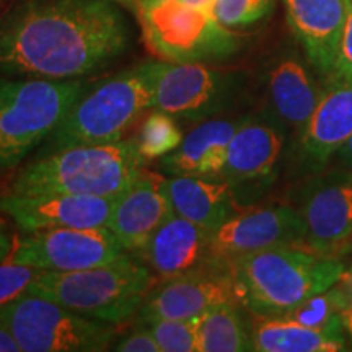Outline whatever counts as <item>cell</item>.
Wrapping results in <instances>:
<instances>
[{"instance_id": "3957f363", "label": "cell", "mask_w": 352, "mask_h": 352, "mask_svg": "<svg viewBox=\"0 0 352 352\" xmlns=\"http://www.w3.org/2000/svg\"><path fill=\"white\" fill-rule=\"evenodd\" d=\"M145 168L147 160L134 139L98 145H72L39 155L23 166L7 192L118 196Z\"/></svg>"}, {"instance_id": "d6986e66", "label": "cell", "mask_w": 352, "mask_h": 352, "mask_svg": "<svg viewBox=\"0 0 352 352\" xmlns=\"http://www.w3.org/2000/svg\"><path fill=\"white\" fill-rule=\"evenodd\" d=\"M311 69L296 54L277 57L266 72V98L270 116L285 131L300 135L327 90Z\"/></svg>"}, {"instance_id": "1f68e13d", "label": "cell", "mask_w": 352, "mask_h": 352, "mask_svg": "<svg viewBox=\"0 0 352 352\" xmlns=\"http://www.w3.org/2000/svg\"><path fill=\"white\" fill-rule=\"evenodd\" d=\"M342 294V308H341V320L344 324L346 333L352 338V264L346 266L341 279L336 283Z\"/></svg>"}, {"instance_id": "277c9868", "label": "cell", "mask_w": 352, "mask_h": 352, "mask_svg": "<svg viewBox=\"0 0 352 352\" xmlns=\"http://www.w3.org/2000/svg\"><path fill=\"white\" fill-rule=\"evenodd\" d=\"M160 65L162 60H148L96 87H85L39 155L72 145L111 144L124 139L126 132L153 109Z\"/></svg>"}, {"instance_id": "f1b7e54d", "label": "cell", "mask_w": 352, "mask_h": 352, "mask_svg": "<svg viewBox=\"0 0 352 352\" xmlns=\"http://www.w3.org/2000/svg\"><path fill=\"white\" fill-rule=\"evenodd\" d=\"M43 272L38 267L13 263L10 259L0 261V307L26 292L30 284L34 283Z\"/></svg>"}, {"instance_id": "6da1fadb", "label": "cell", "mask_w": 352, "mask_h": 352, "mask_svg": "<svg viewBox=\"0 0 352 352\" xmlns=\"http://www.w3.org/2000/svg\"><path fill=\"white\" fill-rule=\"evenodd\" d=\"M129 43V25L113 0H20L0 16V76L80 78Z\"/></svg>"}, {"instance_id": "603a6c76", "label": "cell", "mask_w": 352, "mask_h": 352, "mask_svg": "<svg viewBox=\"0 0 352 352\" xmlns=\"http://www.w3.org/2000/svg\"><path fill=\"white\" fill-rule=\"evenodd\" d=\"M253 351L258 352H336L344 351V338L297 321L253 316Z\"/></svg>"}, {"instance_id": "7c38bea8", "label": "cell", "mask_w": 352, "mask_h": 352, "mask_svg": "<svg viewBox=\"0 0 352 352\" xmlns=\"http://www.w3.org/2000/svg\"><path fill=\"white\" fill-rule=\"evenodd\" d=\"M228 300H239L230 264L208 259L184 274L158 280L145 297L134 321L196 320Z\"/></svg>"}, {"instance_id": "2e32d148", "label": "cell", "mask_w": 352, "mask_h": 352, "mask_svg": "<svg viewBox=\"0 0 352 352\" xmlns=\"http://www.w3.org/2000/svg\"><path fill=\"white\" fill-rule=\"evenodd\" d=\"M166 178L145 168L118 197L108 228L127 253H139L157 228L173 215Z\"/></svg>"}, {"instance_id": "cb8c5ba5", "label": "cell", "mask_w": 352, "mask_h": 352, "mask_svg": "<svg viewBox=\"0 0 352 352\" xmlns=\"http://www.w3.org/2000/svg\"><path fill=\"white\" fill-rule=\"evenodd\" d=\"M240 300H228L197 318L199 352L253 351V321Z\"/></svg>"}, {"instance_id": "8fae6325", "label": "cell", "mask_w": 352, "mask_h": 352, "mask_svg": "<svg viewBox=\"0 0 352 352\" xmlns=\"http://www.w3.org/2000/svg\"><path fill=\"white\" fill-rule=\"evenodd\" d=\"M296 209L305 227L303 245L321 254H336L352 241V170L315 175L298 189Z\"/></svg>"}, {"instance_id": "d590c367", "label": "cell", "mask_w": 352, "mask_h": 352, "mask_svg": "<svg viewBox=\"0 0 352 352\" xmlns=\"http://www.w3.org/2000/svg\"><path fill=\"white\" fill-rule=\"evenodd\" d=\"M183 2L189 3V6H196V7H206V8H210V6H212L214 0H183Z\"/></svg>"}, {"instance_id": "4316f807", "label": "cell", "mask_w": 352, "mask_h": 352, "mask_svg": "<svg viewBox=\"0 0 352 352\" xmlns=\"http://www.w3.org/2000/svg\"><path fill=\"white\" fill-rule=\"evenodd\" d=\"M151 329L160 352H199L197 347V318H155L138 321Z\"/></svg>"}, {"instance_id": "5b68a950", "label": "cell", "mask_w": 352, "mask_h": 352, "mask_svg": "<svg viewBox=\"0 0 352 352\" xmlns=\"http://www.w3.org/2000/svg\"><path fill=\"white\" fill-rule=\"evenodd\" d=\"M157 277L132 253L116 261L78 271H44L26 292L50 298L87 318L124 324L134 318Z\"/></svg>"}, {"instance_id": "ab89813d", "label": "cell", "mask_w": 352, "mask_h": 352, "mask_svg": "<svg viewBox=\"0 0 352 352\" xmlns=\"http://www.w3.org/2000/svg\"><path fill=\"white\" fill-rule=\"evenodd\" d=\"M347 3H349V7H352V0H347Z\"/></svg>"}, {"instance_id": "9a60e30c", "label": "cell", "mask_w": 352, "mask_h": 352, "mask_svg": "<svg viewBox=\"0 0 352 352\" xmlns=\"http://www.w3.org/2000/svg\"><path fill=\"white\" fill-rule=\"evenodd\" d=\"M118 196L67 195H0V214L10 219L21 232L52 228L108 227Z\"/></svg>"}, {"instance_id": "f35d334b", "label": "cell", "mask_w": 352, "mask_h": 352, "mask_svg": "<svg viewBox=\"0 0 352 352\" xmlns=\"http://www.w3.org/2000/svg\"><path fill=\"white\" fill-rule=\"evenodd\" d=\"M3 6H6V0H0V12H2Z\"/></svg>"}, {"instance_id": "83f0119b", "label": "cell", "mask_w": 352, "mask_h": 352, "mask_svg": "<svg viewBox=\"0 0 352 352\" xmlns=\"http://www.w3.org/2000/svg\"><path fill=\"white\" fill-rule=\"evenodd\" d=\"M272 7L274 0H214L209 10L220 25L233 30L263 20Z\"/></svg>"}, {"instance_id": "5bb4252c", "label": "cell", "mask_w": 352, "mask_h": 352, "mask_svg": "<svg viewBox=\"0 0 352 352\" xmlns=\"http://www.w3.org/2000/svg\"><path fill=\"white\" fill-rule=\"evenodd\" d=\"M287 131L271 116H245L228 144L226 165L219 178L241 192L258 196L274 182L283 160Z\"/></svg>"}, {"instance_id": "ffe728a7", "label": "cell", "mask_w": 352, "mask_h": 352, "mask_svg": "<svg viewBox=\"0 0 352 352\" xmlns=\"http://www.w3.org/2000/svg\"><path fill=\"white\" fill-rule=\"evenodd\" d=\"M210 236L212 230L173 214L135 256L151 267L157 280H165L208 261Z\"/></svg>"}, {"instance_id": "d6a6232c", "label": "cell", "mask_w": 352, "mask_h": 352, "mask_svg": "<svg viewBox=\"0 0 352 352\" xmlns=\"http://www.w3.org/2000/svg\"><path fill=\"white\" fill-rule=\"evenodd\" d=\"M13 240H15V235H13L10 228H8L7 220L2 217V214H0V261L8 258V254L12 252Z\"/></svg>"}, {"instance_id": "7a4b0ae2", "label": "cell", "mask_w": 352, "mask_h": 352, "mask_svg": "<svg viewBox=\"0 0 352 352\" xmlns=\"http://www.w3.org/2000/svg\"><path fill=\"white\" fill-rule=\"evenodd\" d=\"M347 264L303 245H280L230 263L236 297L253 316H284L341 279Z\"/></svg>"}, {"instance_id": "30bf717a", "label": "cell", "mask_w": 352, "mask_h": 352, "mask_svg": "<svg viewBox=\"0 0 352 352\" xmlns=\"http://www.w3.org/2000/svg\"><path fill=\"white\" fill-rule=\"evenodd\" d=\"M127 252L108 227L21 232L7 259L43 271H78L116 261Z\"/></svg>"}, {"instance_id": "4fadbf2b", "label": "cell", "mask_w": 352, "mask_h": 352, "mask_svg": "<svg viewBox=\"0 0 352 352\" xmlns=\"http://www.w3.org/2000/svg\"><path fill=\"white\" fill-rule=\"evenodd\" d=\"M305 227L294 204L241 209L210 236L209 259L230 264L250 253L280 245H303ZM305 246V245H303Z\"/></svg>"}, {"instance_id": "f546056e", "label": "cell", "mask_w": 352, "mask_h": 352, "mask_svg": "<svg viewBox=\"0 0 352 352\" xmlns=\"http://www.w3.org/2000/svg\"><path fill=\"white\" fill-rule=\"evenodd\" d=\"M111 349L118 352H160L151 329L138 321H134V327L129 331L116 338Z\"/></svg>"}, {"instance_id": "836d02e7", "label": "cell", "mask_w": 352, "mask_h": 352, "mask_svg": "<svg viewBox=\"0 0 352 352\" xmlns=\"http://www.w3.org/2000/svg\"><path fill=\"white\" fill-rule=\"evenodd\" d=\"M0 352H21L12 333L0 323Z\"/></svg>"}, {"instance_id": "8d00e7d4", "label": "cell", "mask_w": 352, "mask_h": 352, "mask_svg": "<svg viewBox=\"0 0 352 352\" xmlns=\"http://www.w3.org/2000/svg\"><path fill=\"white\" fill-rule=\"evenodd\" d=\"M160 2H164V0H138V12L139 10H142V8H147V7H152V6H155V3H160Z\"/></svg>"}, {"instance_id": "4dcf8cb0", "label": "cell", "mask_w": 352, "mask_h": 352, "mask_svg": "<svg viewBox=\"0 0 352 352\" xmlns=\"http://www.w3.org/2000/svg\"><path fill=\"white\" fill-rule=\"evenodd\" d=\"M334 78L352 80V7H349V12H347L344 30H342L336 59V76H334Z\"/></svg>"}, {"instance_id": "d4e9b609", "label": "cell", "mask_w": 352, "mask_h": 352, "mask_svg": "<svg viewBox=\"0 0 352 352\" xmlns=\"http://www.w3.org/2000/svg\"><path fill=\"white\" fill-rule=\"evenodd\" d=\"M342 294L336 284L324 292L307 298L300 305L290 310L280 318H287L305 327L321 329L333 336L344 338L346 329L341 320Z\"/></svg>"}, {"instance_id": "484cf974", "label": "cell", "mask_w": 352, "mask_h": 352, "mask_svg": "<svg viewBox=\"0 0 352 352\" xmlns=\"http://www.w3.org/2000/svg\"><path fill=\"white\" fill-rule=\"evenodd\" d=\"M184 138L182 127L176 124L175 116L162 111V109H151L139 127L135 144L145 160L162 158L168 155L179 147Z\"/></svg>"}, {"instance_id": "7402d4cb", "label": "cell", "mask_w": 352, "mask_h": 352, "mask_svg": "<svg viewBox=\"0 0 352 352\" xmlns=\"http://www.w3.org/2000/svg\"><path fill=\"white\" fill-rule=\"evenodd\" d=\"M166 191L173 214L212 232L243 209L235 189L217 176H168Z\"/></svg>"}, {"instance_id": "ac0fdd59", "label": "cell", "mask_w": 352, "mask_h": 352, "mask_svg": "<svg viewBox=\"0 0 352 352\" xmlns=\"http://www.w3.org/2000/svg\"><path fill=\"white\" fill-rule=\"evenodd\" d=\"M351 138L352 80L334 78L297 138L298 155L308 170L321 171Z\"/></svg>"}, {"instance_id": "e0dca14e", "label": "cell", "mask_w": 352, "mask_h": 352, "mask_svg": "<svg viewBox=\"0 0 352 352\" xmlns=\"http://www.w3.org/2000/svg\"><path fill=\"white\" fill-rule=\"evenodd\" d=\"M289 26L316 72L334 80L347 0H283Z\"/></svg>"}, {"instance_id": "44dd1931", "label": "cell", "mask_w": 352, "mask_h": 352, "mask_svg": "<svg viewBox=\"0 0 352 352\" xmlns=\"http://www.w3.org/2000/svg\"><path fill=\"white\" fill-rule=\"evenodd\" d=\"M245 118V116H243ZM243 118H210L184 135L179 147L158 158V168L168 176H217L226 165L228 144Z\"/></svg>"}, {"instance_id": "ba28073f", "label": "cell", "mask_w": 352, "mask_h": 352, "mask_svg": "<svg viewBox=\"0 0 352 352\" xmlns=\"http://www.w3.org/2000/svg\"><path fill=\"white\" fill-rule=\"evenodd\" d=\"M0 323L21 352H101L120 336L118 324L87 318L32 292L0 307Z\"/></svg>"}, {"instance_id": "74e56055", "label": "cell", "mask_w": 352, "mask_h": 352, "mask_svg": "<svg viewBox=\"0 0 352 352\" xmlns=\"http://www.w3.org/2000/svg\"><path fill=\"white\" fill-rule=\"evenodd\" d=\"M113 2L122 3V6H127V7H138V0H113Z\"/></svg>"}, {"instance_id": "52a82bcc", "label": "cell", "mask_w": 352, "mask_h": 352, "mask_svg": "<svg viewBox=\"0 0 352 352\" xmlns=\"http://www.w3.org/2000/svg\"><path fill=\"white\" fill-rule=\"evenodd\" d=\"M145 46L165 63L212 64L236 54L243 38L220 25L209 8L164 0L139 10Z\"/></svg>"}, {"instance_id": "8992f818", "label": "cell", "mask_w": 352, "mask_h": 352, "mask_svg": "<svg viewBox=\"0 0 352 352\" xmlns=\"http://www.w3.org/2000/svg\"><path fill=\"white\" fill-rule=\"evenodd\" d=\"M83 90L80 78L0 76V171L16 168L47 140Z\"/></svg>"}, {"instance_id": "9c48e42d", "label": "cell", "mask_w": 352, "mask_h": 352, "mask_svg": "<svg viewBox=\"0 0 352 352\" xmlns=\"http://www.w3.org/2000/svg\"><path fill=\"white\" fill-rule=\"evenodd\" d=\"M243 82V74L239 70L206 63L162 60L153 108L188 121L210 120L232 107Z\"/></svg>"}, {"instance_id": "e575fe53", "label": "cell", "mask_w": 352, "mask_h": 352, "mask_svg": "<svg viewBox=\"0 0 352 352\" xmlns=\"http://www.w3.org/2000/svg\"><path fill=\"white\" fill-rule=\"evenodd\" d=\"M338 155H340L341 165L346 166V168L352 170V138L347 140V144L341 148Z\"/></svg>"}]
</instances>
